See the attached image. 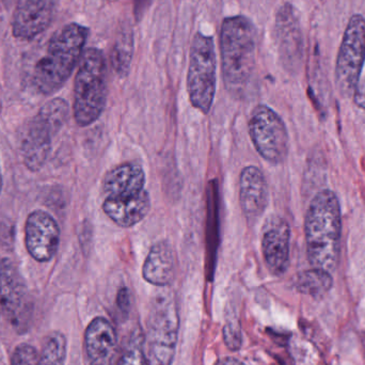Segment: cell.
<instances>
[{
    "instance_id": "1",
    "label": "cell",
    "mask_w": 365,
    "mask_h": 365,
    "mask_svg": "<svg viewBox=\"0 0 365 365\" xmlns=\"http://www.w3.org/2000/svg\"><path fill=\"white\" fill-rule=\"evenodd\" d=\"M304 236L310 265L334 272L340 259L342 212L334 191L325 189L313 197L307 210Z\"/></svg>"
},
{
    "instance_id": "2",
    "label": "cell",
    "mask_w": 365,
    "mask_h": 365,
    "mask_svg": "<svg viewBox=\"0 0 365 365\" xmlns=\"http://www.w3.org/2000/svg\"><path fill=\"white\" fill-rule=\"evenodd\" d=\"M88 36V28L75 23L63 26L51 36L32 72L34 86L41 93H55L70 78L85 53Z\"/></svg>"
},
{
    "instance_id": "3",
    "label": "cell",
    "mask_w": 365,
    "mask_h": 365,
    "mask_svg": "<svg viewBox=\"0 0 365 365\" xmlns=\"http://www.w3.org/2000/svg\"><path fill=\"white\" fill-rule=\"evenodd\" d=\"M255 28L250 19L237 15L225 19L220 30L223 81L232 94H242L255 68Z\"/></svg>"
},
{
    "instance_id": "4",
    "label": "cell",
    "mask_w": 365,
    "mask_h": 365,
    "mask_svg": "<svg viewBox=\"0 0 365 365\" xmlns=\"http://www.w3.org/2000/svg\"><path fill=\"white\" fill-rule=\"evenodd\" d=\"M107 64L100 49L88 48L78 64L74 85V118L81 128L91 125L107 104Z\"/></svg>"
},
{
    "instance_id": "5",
    "label": "cell",
    "mask_w": 365,
    "mask_h": 365,
    "mask_svg": "<svg viewBox=\"0 0 365 365\" xmlns=\"http://www.w3.org/2000/svg\"><path fill=\"white\" fill-rule=\"evenodd\" d=\"M217 60L214 38L197 32L190 47L187 91L191 105L207 115L216 94Z\"/></svg>"
},
{
    "instance_id": "6",
    "label": "cell",
    "mask_w": 365,
    "mask_h": 365,
    "mask_svg": "<svg viewBox=\"0 0 365 365\" xmlns=\"http://www.w3.org/2000/svg\"><path fill=\"white\" fill-rule=\"evenodd\" d=\"M179 325L175 300L166 295L156 298L148 319V364L173 365Z\"/></svg>"
},
{
    "instance_id": "7",
    "label": "cell",
    "mask_w": 365,
    "mask_h": 365,
    "mask_svg": "<svg viewBox=\"0 0 365 365\" xmlns=\"http://www.w3.org/2000/svg\"><path fill=\"white\" fill-rule=\"evenodd\" d=\"M365 62V19L355 14L349 19L339 49L336 85L344 98H351L360 83Z\"/></svg>"
},
{
    "instance_id": "8",
    "label": "cell",
    "mask_w": 365,
    "mask_h": 365,
    "mask_svg": "<svg viewBox=\"0 0 365 365\" xmlns=\"http://www.w3.org/2000/svg\"><path fill=\"white\" fill-rule=\"evenodd\" d=\"M0 308L17 334L29 331L34 322V304L23 277L8 259L0 261Z\"/></svg>"
},
{
    "instance_id": "9",
    "label": "cell",
    "mask_w": 365,
    "mask_h": 365,
    "mask_svg": "<svg viewBox=\"0 0 365 365\" xmlns=\"http://www.w3.org/2000/svg\"><path fill=\"white\" fill-rule=\"evenodd\" d=\"M249 134L257 153L270 164H282L289 155V138L280 115L266 105L251 113Z\"/></svg>"
},
{
    "instance_id": "10",
    "label": "cell",
    "mask_w": 365,
    "mask_h": 365,
    "mask_svg": "<svg viewBox=\"0 0 365 365\" xmlns=\"http://www.w3.org/2000/svg\"><path fill=\"white\" fill-rule=\"evenodd\" d=\"M60 229L57 221L42 210L28 216L25 225V244L29 255L38 262H48L57 252Z\"/></svg>"
},
{
    "instance_id": "11",
    "label": "cell",
    "mask_w": 365,
    "mask_h": 365,
    "mask_svg": "<svg viewBox=\"0 0 365 365\" xmlns=\"http://www.w3.org/2000/svg\"><path fill=\"white\" fill-rule=\"evenodd\" d=\"M261 246L268 270L274 276L284 274L289 269L291 248V227L285 219L272 216L266 220Z\"/></svg>"
},
{
    "instance_id": "12",
    "label": "cell",
    "mask_w": 365,
    "mask_h": 365,
    "mask_svg": "<svg viewBox=\"0 0 365 365\" xmlns=\"http://www.w3.org/2000/svg\"><path fill=\"white\" fill-rule=\"evenodd\" d=\"M58 0H17L13 15V36L29 41L44 32L53 21Z\"/></svg>"
},
{
    "instance_id": "13",
    "label": "cell",
    "mask_w": 365,
    "mask_h": 365,
    "mask_svg": "<svg viewBox=\"0 0 365 365\" xmlns=\"http://www.w3.org/2000/svg\"><path fill=\"white\" fill-rule=\"evenodd\" d=\"M274 38L283 61L294 63L302 59L304 38L299 17L292 4H285L279 9L274 24Z\"/></svg>"
},
{
    "instance_id": "14",
    "label": "cell",
    "mask_w": 365,
    "mask_h": 365,
    "mask_svg": "<svg viewBox=\"0 0 365 365\" xmlns=\"http://www.w3.org/2000/svg\"><path fill=\"white\" fill-rule=\"evenodd\" d=\"M118 349V336L108 319L96 317L85 332V349L90 365H113Z\"/></svg>"
},
{
    "instance_id": "15",
    "label": "cell",
    "mask_w": 365,
    "mask_h": 365,
    "mask_svg": "<svg viewBox=\"0 0 365 365\" xmlns=\"http://www.w3.org/2000/svg\"><path fill=\"white\" fill-rule=\"evenodd\" d=\"M240 202L242 214L250 225H253L267 207V182L257 167H246L240 173Z\"/></svg>"
},
{
    "instance_id": "16",
    "label": "cell",
    "mask_w": 365,
    "mask_h": 365,
    "mask_svg": "<svg viewBox=\"0 0 365 365\" xmlns=\"http://www.w3.org/2000/svg\"><path fill=\"white\" fill-rule=\"evenodd\" d=\"M53 133L38 115L24 126L21 151L24 163L30 171H38L48 158Z\"/></svg>"
},
{
    "instance_id": "17",
    "label": "cell",
    "mask_w": 365,
    "mask_h": 365,
    "mask_svg": "<svg viewBox=\"0 0 365 365\" xmlns=\"http://www.w3.org/2000/svg\"><path fill=\"white\" fill-rule=\"evenodd\" d=\"M151 208L147 190L130 197H106L103 203L105 214L121 227H132L143 221Z\"/></svg>"
},
{
    "instance_id": "18",
    "label": "cell",
    "mask_w": 365,
    "mask_h": 365,
    "mask_svg": "<svg viewBox=\"0 0 365 365\" xmlns=\"http://www.w3.org/2000/svg\"><path fill=\"white\" fill-rule=\"evenodd\" d=\"M177 259L168 242H158L150 249L143 264V276L156 287H167L175 280Z\"/></svg>"
},
{
    "instance_id": "19",
    "label": "cell",
    "mask_w": 365,
    "mask_h": 365,
    "mask_svg": "<svg viewBox=\"0 0 365 365\" xmlns=\"http://www.w3.org/2000/svg\"><path fill=\"white\" fill-rule=\"evenodd\" d=\"M145 173L140 165H120L109 171L103 182L106 197H130L145 190Z\"/></svg>"
},
{
    "instance_id": "20",
    "label": "cell",
    "mask_w": 365,
    "mask_h": 365,
    "mask_svg": "<svg viewBox=\"0 0 365 365\" xmlns=\"http://www.w3.org/2000/svg\"><path fill=\"white\" fill-rule=\"evenodd\" d=\"M332 284L334 279L331 272L314 267L298 274L295 281L298 292L313 298H323L327 295Z\"/></svg>"
},
{
    "instance_id": "21",
    "label": "cell",
    "mask_w": 365,
    "mask_h": 365,
    "mask_svg": "<svg viewBox=\"0 0 365 365\" xmlns=\"http://www.w3.org/2000/svg\"><path fill=\"white\" fill-rule=\"evenodd\" d=\"M134 55V34L130 26H123L118 34L111 51V66L120 77H125L130 72Z\"/></svg>"
},
{
    "instance_id": "22",
    "label": "cell",
    "mask_w": 365,
    "mask_h": 365,
    "mask_svg": "<svg viewBox=\"0 0 365 365\" xmlns=\"http://www.w3.org/2000/svg\"><path fill=\"white\" fill-rule=\"evenodd\" d=\"M66 336L59 331L49 332L42 342L38 365H64L66 358Z\"/></svg>"
},
{
    "instance_id": "23",
    "label": "cell",
    "mask_w": 365,
    "mask_h": 365,
    "mask_svg": "<svg viewBox=\"0 0 365 365\" xmlns=\"http://www.w3.org/2000/svg\"><path fill=\"white\" fill-rule=\"evenodd\" d=\"M68 104L62 98H53L41 108L38 117L48 126L53 135L59 132L68 118Z\"/></svg>"
},
{
    "instance_id": "24",
    "label": "cell",
    "mask_w": 365,
    "mask_h": 365,
    "mask_svg": "<svg viewBox=\"0 0 365 365\" xmlns=\"http://www.w3.org/2000/svg\"><path fill=\"white\" fill-rule=\"evenodd\" d=\"M11 365H38V353L31 345H17L11 358Z\"/></svg>"
},
{
    "instance_id": "25",
    "label": "cell",
    "mask_w": 365,
    "mask_h": 365,
    "mask_svg": "<svg viewBox=\"0 0 365 365\" xmlns=\"http://www.w3.org/2000/svg\"><path fill=\"white\" fill-rule=\"evenodd\" d=\"M115 365H149L141 343H133L122 354Z\"/></svg>"
},
{
    "instance_id": "26",
    "label": "cell",
    "mask_w": 365,
    "mask_h": 365,
    "mask_svg": "<svg viewBox=\"0 0 365 365\" xmlns=\"http://www.w3.org/2000/svg\"><path fill=\"white\" fill-rule=\"evenodd\" d=\"M225 344L231 351H238L242 345V334L234 324H227L223 329Z\"/></svg>"
},
{
    "instance_id": "27",
    "label": "cell",
    "mask_w": 365,
    "mask_h": 365,
    "mask_svg": "<svg viewBox=\"0 0 365 365\" xmlns=\"http://www.w3.org/2000/svg\"><path fill=\"white\" fill-rule=\"evenodd\" d=\"M216 365H246L242 364L240 360L235 359V358L225 357L221 358L220 360L217 361Z\"/></svg>"
},
{
    "instance_id": "28",
    "label": "cell",
    "mask_w": 365,
    "mask_h": 365,
    "mask_svg": "<svg viewBox=\"0 0 365 365\" xmlns=\"http://www.w3.org/2000/svg\"><path fill=\"white\" fill-rule=\"evenodd\" d=\"M2 188V175H1V169H0V191H1Z\"/></svg>"
}]
</instances>
